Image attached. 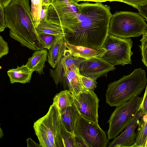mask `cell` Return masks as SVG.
<instances>
[{
  "instance_id": "cell-1",
  "label": "cell",
  "mask_w": 147,
  "mask_h": 147,
  "mask_svg": "<svg viewBox=\"0 0 147 147\" xmlns=\"http://www.w3.org/2000/svg\"><path fill=\"white\" fill-rule=\"evenodd\" d=\"M80 4L78 26L65 37L71 45L94 49L102 47L108 35L112 14L109 6L101 2Z\"/></svg>"
},
{
  "instance_id": "cell-2",
  "label": "cell",
  "mask_w": 147,
  "mask_h": 147,
  "mask_svg": "<svg viewBox=\"0 0 147 147\" xmlns=\"http://www.w3.org/2000/svg\"><path fill=\"white\" fill-rule=\"evenodd\" d=\"M4 10L6 27L9 29L11 38L32 50L44 49L35 26L29 0H12Z\"/></svg>"
},
{
  "instance_id": "cell-3",
  "label": "cell",
  "mask_w": 147,
  "mask_h": 147,
  "mask_svg": "<svg viewBox=\"0 0 147 147\" xmlns=\"http://www.w3.org/2000/svg\"><path fill=\"white\" fill-rule=\"evenodd\" d=\"M146 75L144 70L137 68L110 83L106 93V102L110 106L117 107L140 95L147 83Z\"/></svg>"
},
{
  "instance_id": "cell-4",
  "label": "cell",
  "mask_w": 147,
  "mask_h": 147,
  "mask_svg": "<svg viewBox=\"0 0 147 147\" xmlns=\"http://www.w3.org/2000/svg\"><path fill=\"white\" fill-rule=\"evenodd\" d=\"M145 20L139 13L116 12L111 18L109 34L122 38L139 36L147 29Z\"/></svg>"
},
{
  "instance_id": "cell-5",
  "label": "cell",
  "mask_w": 147,
  "mask_h": 147,
  "mask_svg": "<svg viewBox=\"0 0 147 147\" xmlns=\"http://www.w3.org/2000/svg\"><path fill=\"white\" fill-rule=\"evenodd\" d=\"M80 10V4L70 1H56L48 8L46 20L65 29L64 36L78 26Z\"/></svg>"
},
{
  "instance_id": "cell-6",
  "label": "cell",
  "mask_w": 147,
  "mask_h": 147,
  "mask_svg": "<svg viewBox=\"0 0 147 147\" xmlns=\"http://www.w3.org/2000/svg\"><path fill=\"white\" fill-rule=\"evenodd\" d=\"M60 121V111L52 104L47 113L34 123V129L41 147H57L55 137Z\"/></svg>"
},
{
  "instance_id": "cell-7",
  "label": "cell",
  "mask_w": 147,
  "mask_h": 147,
  "mask_svg": "<svg viewBox=\"0 0 147 147\" xmlns=\"http://www.w3.org/2000/svg\"><path fill=\"white\" fill-rule=\"evenodd\" d=\"M132 45L130 38H121L109 34L102 47L106 51L100 58L114 66L131 64Z\"/></svg>"
},
{
  "instance_id": "cell-8",
  "label": "cell",
  "mask_w": 147,
  "mask_h": 147,
  "mask_svg": "<svg viewBox=\"0 0 147 147\" xmlns=\"http://www.w3.org/2000/svg\"><path fill=\"white\" fill-rule=\"evenodd\" d=\"M142 98L138 96L116 107L107 122L109 123L107 134L109 140L117 137L127 127L138 112Z\"/></svg>"
},
{
  "instance_id": "cell-9",
  "label": "cell",
  "mask_w": 147,
  "mask_h": 147,
  "mask_svg": "<svg viewBox=\"0 0 147 147\" xmlns=\"http://www.w3.org/2000/svg\"><path fill=\"white\" fill-rule=\"evenodd\" d=\"M74 135L84 140L88 147H106L109 139L98 123L88 120L80 115L77 121Z\"/></svg>"
},
{
  "instance_id": "cell-10",
  "label": "cell",
  "mask_w": 147,
  "mask_h": 147,
  "mask_svg": "<svg viewBox=\"0 0 147 147\" xmlns=\"http://www.w3.org/2000/svg\"><path fill=\"white\" fill-rule=\"evenodd\" d=\"M73 96L74 103L80 115L88 120L98 123L99 99L94 90L85 89Z\"/></svg>"
},
{
  "instance_id": "cell-11",
  "label": "cell",
  "mask_w": 147,
  "mask_h": 147,
  "mask_svg": "<svg viewBox=\"0 0 147 147\" xmlns=\"http://www.w3.org/2000/svg\"><path fill=\"white\" fill-rule=\"evenodd\" d=\"M114 65L100 57H93L86 59L79 67L80 74L96 80L98 78L107 76L108 72L115 69Z\"/></svg>"
},
{
  "instance_id": "cell-12",
  "label": "cell",
  "mask_w": 147,
  "mask_h": 147,
  "mask_svg": "<svg viewBox=\"0 0 147 147\" xmlns=\"http://www.w3.org/2000/svg\"><path fill=\"white\" fill-rule=\"evenodd\" d=\"M86 59L83 58L73 56L70 50L66 49L57 67L52 71L51 76L56 84L58 85L62 82L64 74L68 69L73 71L78 76L80 74L79 67L81 64Z\"/></svg>"
},
{
  "instance_id": "cell-13",
  "label": "cell",
  "mask_w": 147,
  "mask_h": 147,
  "mask_svg": "<svg viewBox=\"0 0 147 147\" xmlns=\"http://www.w3.org/2000/svg\"><path fill=\"white\" fill-rule=\"evenodd\" d=\"M143 116L138 112L120 134L114 138L108 144L109 147H131L135 142V132Z\"/></svg>"
},
{
  "instance_id": "cell-14",
  "label": "cell",
  "mask_w": 147,
  "mask_h": 147,
  "mask_svg": "<svg viewBox=\"0 0 147 147\" xmlns=\"http://www.w3.org/2000/svg\"><path fill=\"white\" fill-rule=\"evenodd\" d=\"M61 120L69 132L74 135V129L78 118L80 115L74 102L60 111Z\"/></svg>"
},
{
  "instance_id": "cell-15",
  "label": "cell",
  "mask_w": 147,
  "mask_h": 147,
  "mask_svg": "<svg viewBox=\"0 0 147 147\" xmlns=\"http://www.w3.org/2000/svg\"><path fill=\"white\" fill-rule=\"evenodd\" d=\"M65 44L67 49L70 50L72 55L75 57L86 59L93 57H100L106 52V50L102 47L98 49L75 46L68 43L65 40Z\"/></svg>"
},
{
  "instance_id": "cell-16",
  "label": "cell",
  "mask_w": 147,
  "mask_h": 147,
  "mask_svg": "<svg viewBox=\"0 0 147 147\" xmlns=\"http://www.w3.org/2000/svg\"><path fill=\"white\" fill-rule=\"evenodd\" d=\"M63 36H60L56 42L49 49L47 60L53 68L57 67L65 51L67 49Z\"/></svg>"
},
{
  "instance_id": "cell-17",
  "label": "cell",
  "mask_w": 147,
  "mask_h": 147,
  "mask_svg": "<svg viewBox=\"0 0 147 147\" xmlns=\"http://www.w3.org/2000/svg\"><path fill=\"white\" fill-rule=\"evenodd\" d=\"M48 55L47 49L36 51L29 58L26 65L31 71H36L40 75L43 74Z\"/></svg>"
},
{
  "instance_id": "cell-18",
  "label": "cell",
  "mask_w": 147,
  "mask_h": 147,
  "mask_svg": "<svg viewBox=\"0 0 147 147\" xmlns=\"http://www.w3.org/2000/svg\"><path fill=\"white\" fill-rule=\"evenodd\" d=\"M33 72L26 65H22L20 67L18 66L16 68L9 69L7 71L11 84L14 83L23 84L29 83Z\"/></svg>"
},
{
  "instance_id": "cell-19",
  "label": "cell",
  "mask_w": 147,
  "mask_h": 147,
  "mask_svg": "<svg viewBox=\"0 0 147 147\" xmlns=\"http://www.w3.org/2000/svg\"><path fill=\"white\" fill-rule=\"evenodd\" d=\"M64 78L66 80L67 90L72 95L77 94L85 89L79 76L72 70L68 69L65 72L63 80Z\"/></svg>"
},
{
  "instance_id": "cell-20",
  "label": "cell",
  "mask_w": 147,
  "mask_h": 147,
  "mask_svg": "<svg viewBox=\"0 0 147 147\" xmlns=\"http://www.w3.org/2000/svg\"><path fill=\"white\" fill-rule=\"evenodd\" d=\"M74 136L67 130L61 119L55 137V142L57 147H76Z\"/></svg>"
},
{
  "instance_id": "cell-21",
  "label": "cell",
  "mask_w": 147,
  "mask_h": 147,
  "mask_svg": "<svg viewBox=\"0 0 147 147\" xmlns=\"http://www.w3.org/2000/svg\"><path fill=\"white\" fill-rule=\"evenodd\" d=\"M36 29L38 34L44 33L56 36H63L65 29L61 26L51 23L46 20L40 21Z\"/></svg>"
},
{
  "instance_id": "cell-22",
  "label": "cell",
  "mask_w": 147,
  "mask_h": 147,
  "mask_svg": "<svg viewBox=\"0 0 147 147\" xmlns=\"http://www.w3.org/2000/svg\"><path fill=\"white\" fill-rule=\"evenodd\" d=\"M138 127L135 142L131 147H145L147 140V114L143 116Z\"/></svg>"
},
{
  "instance_id": "cell-23",
  "label": "cell",
  "mask_w": 147,
  "mask_h": 147,
  "mask_svg": "<svg viewBox=\"0 0 147 147\" xmlns=\"http://www.w3.org/2000/svg\"><path fill=\"white\" fill-rule=\"evenodd\" d=\"M73 100L72 94L68 90H65L55 96L53 104L56 105L61 111L73 104Z\"/></svg>"
},
{
  "instance_id": "cell-24",
  "label": "cell",
  "mask_w": 147,
  "mask_h": 147,
  "mask_svg": "<svg viewBox=\"0 0 147 147\" xmlns=\"http://www.w3.org/2000/svg\"><path fill=\"white\" fill-rule=\"evenodd\" d=\"M31 13L36 28L40 21V13L42 7V0H30Z\"/></svg>"
},
{
  "instance_id": "cell-25",
  "label": "cell",
  "mask_w": 147,
  "mask_h": 147,
  "mask_svg": "<svg viewBox=\"0 0 147 147\" xmlns=\"http://www.w3.org/2000/svg\"><path fill=\"white\" fill-rule=\"evenodd\" d=\"M38 35L44 48L48 50L51 48L60 36L44 33L38 34Z\"/></svg>"
},
{
  "instance_id": "cell-26",
  "label": "cell",
  "mask_w": 147,
  "mask_h": 147,
  "mask_svg": "<svg viewBox=\"0 0 147 147\" xmlns=\"http://www.w3.org/2000/svg\"><path fill=\"white\" fill-rule=\"evenodd\" d=\"M140 41L141 45L139 47L141 53L142 61L147 68V29L142 35Z\"/></svg>"
},
{
  "instance_id": "cell-27",
  "label": "cell",
  "mask_w": 147,
  "mask_h": 147,
  "mask_svg": "<svg viewBox=\"0 0 147 147\" xmlns=\"http://www.w3.org/2000/svg\"><path fill=\"white\" fill-rule=\"evenodd\" d=\"M78 76L85 89L94 90L96 88L97 83L95 79L81 74Z\"/></svg>"
},
{
  "instance_id": "cell-28",
  "label": "cell",
  "mask_w": 147,
  "mask_h": 147,
  "mask_svg": "<svg viewBox=\"0 0 147 147\" xmlns=\"http://www.w3.org/2000/svg\"><path fill=\"white\" fill-rule=\"evenodd\" d=\"M106 1H118L122 2L137 9L138 7L147 2V0H106Z\"/></svg>"
},
{
  "instance_id": "cell-29",
  "label": "cell",
  "mask_w": 147,
  "mask_h": 147,
  "mask_svg": "<svg viewBox=\"0 0 147 147\" xmlns=\"http://www.w3.org/2000/svg\"><path fill=\"white\" fill-rule=\"evenodd\" d=\"M138 112L142 116L147 114V83L142 101L139 108Z\"/></svg>"
},
{
  "instance_id": "cell-30",
  "label": "cell",
  "mask_w": 147,
  "mask_h": 147,
  "mask_svg": "<svg viewBox=\"0 0 147 147\" xmlns=\"http://www.w3.org/2000/svg\"><path fill=\"white\" fill-rule=\"evenodd\" d=\"M9 52L7 43L0 36V58L7 54Z\"/></svg>"
},
{
  "instance_id": "cell-31",
  "label": "cell",
  "mask_w": 147,
  "mask_h": 147,
  "mask_svg": "<svg viewBox=\"0 0 147 147\" xmlns=\"http://www.w3.org/2000/svg\"><path fill=\"white\" fill-rule=\"evenodd\" d=\"M6 28L4 8L0 5V32L4 31Z\"/></svg>"
},
{
  "instance_id": "cell-32",
  "label": "cell",
  "mask_w": 147,
  "mask_h": 147,
  "mask_svg": "<svg viewBox=\"0 0 147 147\" xmlns=\"http://www.w3.org/2000/svg\"><path fill=\"white\" fill-rule=\"evenodd\" d=\"M137 9L139 11V13L145 18L147 21V2L139 6Z\"/></svg>"
},
{
  "instance_id": "cell-33",
  "label": "cell",
  "mask_w": 147,
  "mask_h": 147,
  "mask_svg": "<svg viewBox=\"0 0 147 147\" xmlns=\"http://www.w3.org/2000/svg\"><path fill=\"white\" fill-rule=\"evenodd\" d=\"M74 137L76 147H88L84 140L80 137L74 135Z\"/></svg>"
},
{
  "instance_id": "cell-34",
  "label": "cell",
  "mask_w": 147,
  "mask_h": 147,
  "mask_svg": "<svg viewBox=\"0 0 147 147\" xmlns=\"http://www.w3.org/2000/svg\"><path fill=\"white\" fill-rule=\"evenodd\" d=\"M48 7L46 6H42L40 13V21L43 20H46Z\"/></svg>"
},
{
  "instance_id": "cell-35",
  "label": "cell",
  "mask_w": 147,
  "mask_h": 147,
  "mask_svg": "<svg viewBox=\"0 0 147 147\" xmlns=\"http://www.w3.org/2000/svg\"><path fill=\"white\" fill-rule=\"evenodd\" d=\"M26 140L28 147H41L40 144L36 143L30 138H28Z\"/></svg>"
},
{
  "instance_id": "cell-36",
  "label": "cell",
  "mask_w": 147,
  "mask_h": 147,
  "mask_svg": "<svg viewBox=\"0 0 147 147\" xmlns=\"http://www.w3.org/2000/svg\"><path fill=\"white\" fill-rule=\"evenodd\" d=\"M12 0H0V5L3 8L6 7Z\"/></svg>"
},
{
  "instance_id": "cell-37",
  "label": "cell",
  "mask_w": 147,
  "mask_h": 147,
  "mask_svg": "<svg viewBox=\"0 0 147 147\" xmlns=\"http://www.w3.org/2000/svg\"><path fill=\"white\" fill-rule=\"evenodd\" d=\"M55 1V0H42V6H45L49 7Z\"/></svg>"
},
{
  "instance_id": "cell-38",
  "label": "cell",
  "mask_w": 147,
  "mask_h": 147,
  "mask_svg": "<svg viewBox=\"0 0 147 147\" xmlns=\"http://www.w3.org/2000/svg\"><path fill=\"white\" fill-rule=\"evenodd\" d=\"M80 1H92L95 2H102L106 1V0H79Z\"/></svg>"
},
{
  "instance_id": "cell-39",
  "label": "cell",
  "mask_w": 147,
  "mask_h": 147,
  "mask_svg": "<svg viewBox=\"0 0 147 147\" xmlns=\"http://www.w3.org/2000/svg\"><path fill=\"white\" fill-rule=\"evenodd\" d=\"M68 0L70 1L76 3H78L79 1V0Z\"/></svg>"
},
{
  "instance_id": "cell-40",
  "label": "cell",
  "mask_w": 147,
  "mask_h": 147,
  "mask_svg": "<svg viewBox=\"0 0 147 147\" xmlns=\"http://www.w3.org/2000/svg\"><path fill=\"white\" fill-rule=\"evenodd\" d=\"M67 0H55V1H66Z\"/></svg>"
},
{
  "instance_id": "cell-41",
  "label": "cell",
  "mask_w": 147,
  "mask_h": 147,
  "mask_svg": "<svg viewBox=\"0 0 147 147\" xmlns=\"http://www.w3.org/2000/svg\"><path fill=\"white\" fill-rule=\"evenodd\" d=\"M145 147H147V141H146V144Z\"/></svg>"
}]
</instances>
